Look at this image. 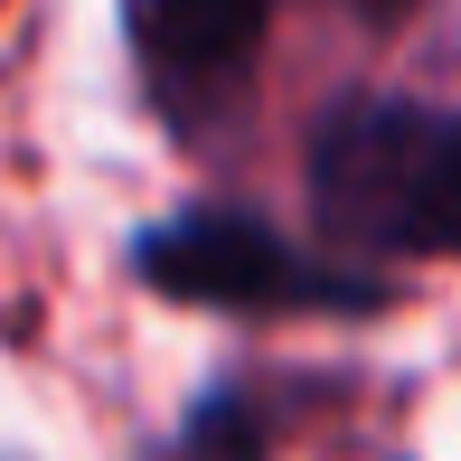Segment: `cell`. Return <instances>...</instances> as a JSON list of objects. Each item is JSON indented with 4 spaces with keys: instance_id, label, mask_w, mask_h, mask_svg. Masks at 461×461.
Returning a JSON list of instances; mask_svg holds the SVG:
<instances>
[{
    "instance_id": "6da1fadb",
    "label": "cell",
    "mask_w": 461,
    "mask_h": 461,
    "mask_svg": "<svg viewBox=\"0 0 461 461\" xmlns=\"http://www.w3.org/2000/svg\"><path fill=\"white\" fill-rule=\"evenodd\" d=\"M302 217L339 264H443L461 245V113L405 86H339L302 122Z\"/></svg>"
},
{
    "instance_id": "7a4b0ae2",
    "label": "cell",
    "mask_w": 461,
    "mask_h": 461,
    "mask_svg": "<svg viewBox=\"0 0 461 461\" xmlns=\"http://www.w3.org/2000/svg\"><path fill=\"white\" fill-rule=\"evenodd\" d=\"M122 274L179 311L217 321H386L405 311V274L339 264L311 236H283L255 198H179L122 236Z\"/></svg>"
},
{
    "instance_id": "3957f363",
    "label": "cell",
    "mask_w": 461,
    "mask_h": 461,
    "mask_svg": "<svg viewBox=\"0 0 461 461\" xmlns=\"http://www.w3.org/2000/svg\"><path fill=\"white\" fill-rule=\"evenodd\" d=\"M274 19L283 0H122V57H132L141 113L179 151H207L255 95Z\"/></svg>"
},
{
    "instance_id": "277c9868",
    "label": "cell",
    "mask_w": 461,
    "mask_h": 461,
    "mask_svg": "<svg viewBox=\"0 0 461 461\" xmlns=\"http://www.w3.org/2000/svg\"><path fill=\"white\" fill-rule=\"evenodd\" d=\"M151 461H283V405L255 376H207Z\"/></svg>"
},
{
    "instance_id": "5b68a950",
    "label": "cell",
    "mask_w": 461,
    "mask_h": 461,
    "mask_svg": "<svg viewBox=\"0 0 461 461\" xmlns=\"http://www.w3.org/2000/svg\"><path fill=\"white\" fill-rule=\"evenodd\" d=\"M348 10H358V29L395 38V29H405V19H414V10H424V0H348Z\"/></svg>"
}]
</instances>
